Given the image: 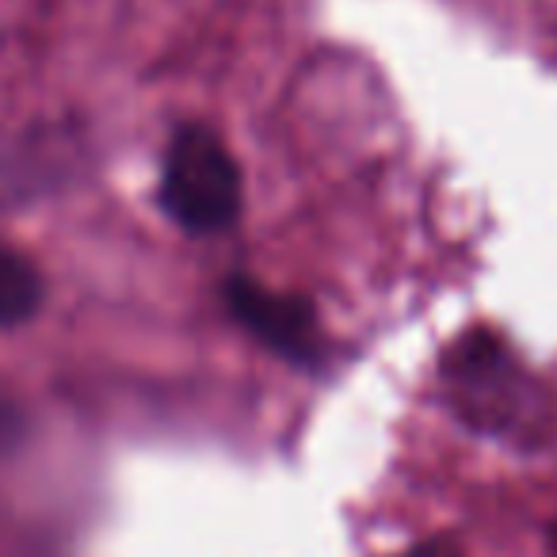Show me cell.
<instances>
[{"instance_id":"cell-1","label":"cell","mask_w":557,"mask_h":557,"mask_svg":"<svg viewBox=\"0 0 557 557\" xmlns=\"http://www.w3.org/2000/svg\"><path fill=\"white\" fill-rule=\"evenodd\" d=\"M447 379L462 417L485 432L527 440L546 428V405L539 397V386L500 341H488V336L462 341L447 367Z\"/></svg>"},{"instance_id":"cell-2","label":"cell","mask_w":557,"mask_h":557,"mask_svg":"<svg viewBox=\"0 0 557 557\" xmlns=\"http://www.w3.org/2000/svg\"><path fill=\"white\" fill-rule=\"evenodd\" d=\"M161 202L187 233H218L240 210V172L222 138L184 126L172 138L161 169Z\"/></svg>"},{"instance_id":"cell-3","label":"cell","mask_w":557,"mask_h":557,"mask_svg":"<svg viewBox=\"0 0 557 557\" xmlns=\"http://www.w3.org/2000/svg\"><path fill=\"white\" fill-rule=\"evenodd\" d=\"M225 302L230 313L248 329L252 336H260L268 348H275L278 356L295 359V363H313L321 351V329L318 313L310 302L283 290L260 287L252 275H233L225 283Z\"/></svg>"},{"instance_id":"cell-4","label":"cell","mask_w":557,"mask_h":557,"mask_svg":"<svg viewBox=\"0 0 557 557\" xmlns=\"http://www.w3.org/2000/svg\"><path fill=\"white\" fill-rule=\"evenodd\" d=\"M42 302V278L27 256L0 245V329L27 321Z\"/></svg>"},{"instance_id":"cell-5","label":"cell","mask_w":557,"mask_h":557,"mask_svg":"<svg viewBox=\"0 0 557 557\" xmlns=\"http://www.w3.org/2000/svg\"><path fill=\"white\" fill-rule=\"evenodd\" d=\"M405 557H458L450 546H443V542H432V546H420V549H412V554H405Z\"/></svg>"},{"instance_id":"cell-6","label":"cell","mask_w":557,"mask_h":557,"mask_svg":"<svg viewBox=\"0 0 557 557\" xmlns=\"http://www.w3.org/2000/svg\"><path fill=\"white\" fill-rule=\"evenodd\" d=\"M554 557H557V554H554Z\"/></svg>"}]
</instances>
